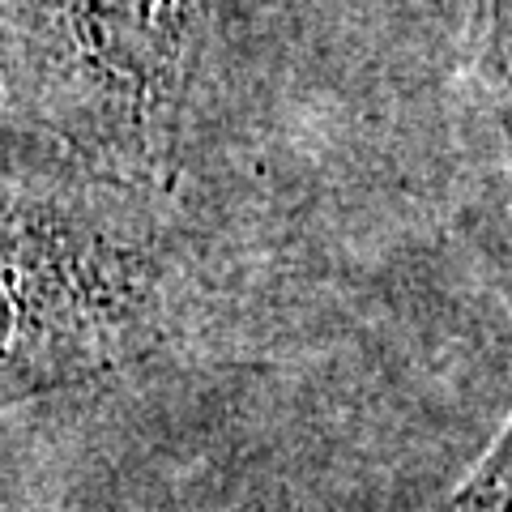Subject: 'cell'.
Here are the masks:
<instances>
[{"label":"cell","instance_id":"cell-1","mask_svg":"<svg viewBox=\"0 0 512 512\" xmlns=\"http://www.w3.org/2000/svg\"><path fill=\"white\" fill-rule=\"evenodd\" d=\"M214 13L218 0H0V73L39 141L163 192Z\"/></svg>","mask_w":512,"mask_h":512},{"label":"cell","instance_id":"cell-2","mask_svg":"<svg viewBox=\"0 0 512 512\" xmlns=\"http://www.w3.org/2000/svg\"><path fill=\"white\" fill-rule=\"evenodd\" d=\"M508 487H512V448H508V427H500V436L474 461L466 483L448 491L431 512H508Z\"/></svg>","mask_w":512,"mask_h":512},{"label":"cell","instance_id":"cell-3","mask_svg":"<svg viewBox=\"0 0 512 512\" xmlns=\"http://www.w3.org/2000/svg\"><path fill=\"white\" fill-rule=\"evenodd\" d=\"M470 43L474 56L495 64L504 82V60H508V0H478L474 22H470Z\"/></svg>","mask_w":512,"mask_h":512}]
</instances>
